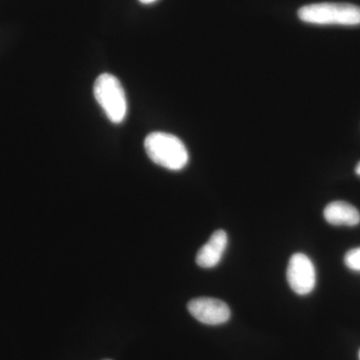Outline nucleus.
Wrapping results in <instances>:
<instances>
[{
    "instance_id": "5",
    "label": "nucleus",
    "mask_w": 360,
    "mask_h": 360,
    "mask_svg": "<svg viewBox=\"0 0 360 360\" xmlns=\"http://www.w3.org/2000/svg\"><path fill=\"white\" fill-rule=\"evenodd\" d=\"M189 314L207 326H219L231 319V309L226 303L212 297H200L187 304Z\"/></svg>"
},
{
    "instance_id": "11",
    "label": "nucleus",
    "mask_w": 360,
    "mask_h": 360,
    "mask_svg": "<svg viewBox=\"0 0 360 360\" xmlns=\"http://www.w3.org/2000/svg\"><path fill=\"white\" fill-rule=\"evenodd\" d=\"M359 360H360V352H359Z\"/></svg>"
},
{
    "instance_id": "10",
    "label": "nucleus",
    "mask_w": 360,
    "mask_h": 360,
    "mask_svg": "<svg viewBox=\"0 0 360 360\" xmlns=\"http://www.w3.org/2000/svg\"><path fill=\"white\" fill-rule=\"evenodd\" d=\"M355 174L360 176V161L357 163L356 167H355Z\"/></svg>"
},
{
    "instance_id": "2",
    "label": "nucleus",
    "mask_w": 360,
    "mask_h": 360,
    "mask_svg": "<svg viewBox=\"0 0 360 360\" xmlns=\"http://www.w3.org/2000/svg\"><path fill=\"white\" fill-rule=\"evenodd\" d=\"M298 18L303 22L317 25H360V7L349 4H309L298 11Z\"/></svg>"
},
{
    "instance_id": "6",
    "label": "nucleus",
    "mask_w": 360,
    "mask_h": 360,
    "mask_svg": "<svg viewBox=\"0 0 360 360\" xmlns=\"http://www.w3.org/2000/svg\"><path fill=\"white\" fill-rule=\"evenodd\" d=\"M227 246V234L224 231L213 232L210 240L198 250L196 264L202 269L217 266L224 257Z\"/></svg>"
},
{
    "instance_id": "8",
    "label": "nucleus",
    "mask_w": 360,
    "mask_h": 360,
    "mask_svg": "<svg viewBox=\"0 0 360 360\" xmlns=\"http://www.w3.org/2000/svg\"><path fill=\"white\" fill-rule=\"evenodd\" d=\"M345 264L350 270L360 272V248L348 251L345 255Z\"/></svg>"
},
{
    "instance_id": "1",
    "label": "nucleus",
    "mask_w": 360,
    "mask_h": 360,
    "mask_svg": "<svg viewBox=\"0 0 360 360\" xmlns=\"http://www.w3.org/2000/svg\"><path fill=\"white\" fill-rule=\"evenodd\" d=\"M146 153L156 165L167 169L181 170L188 163V151L179 137L165 132H153L144 141Z\"/></svg>"
},
{
    "instance_id": "12",
    "label": "nucleus",
    "mask_w": 360,
    "mask_h": 360,
    "mask_svg": "<svg viewBox=\"0 0 360 360\" xmlns=\"http://www.w3.org/2000/svg\"><path fill=\"white\" fill-rule=\"evenodd\" d=\"M104 360H110V359H104Z\"/></svg>"
},
{
    "instance_id": "3",
    "label": "nucleus",
    "mask_w": 360,
    "mask_h": 360,
    "mask_svg": "<svg viewBox=\"0 0 360 360\" xmlns=\"http://www.w3.org/2000/svg\"><path fill=\"white\" fill-rule=\"evenodd\" d=\"M94 96L108 120L118 124L127 117V101L120 80L115 75L103 73L96 78Z\"/></svg>"
},
{
    "instance_id": "7",
    "label": "nucleus",
    "mask_w": 360,
    "mask_h": 360,
    "mask_svg": "<svg viewBox=\"0 0 360 360\" xmlns=\"http://www.w3.org/2000/svg\"><path fill=\"white\" fill-rule=\"evenodd\" d=\"M324 219L336 226H355L360 222V213L356 207L345 201H333L326 206Z\"/></svg>"
},
{
    "instance_id": "9",
    "label": "nucleus",
    "mask_w": 360,
    "mask_h": 360,
    "mask_svg": "<svg viewBox=\"0 0 360 360\" xmlns=\"http://www.w3.org/2000/svg\"><path fill=\"white\" fill-rule=\"evenodd\" d=\"M139 1H141L142 4H155L158 0H139Z\"/></svg>"
},
{
    "instance_id": "4",
    "label": "nucleus",
    "mask_w": 360,
    "mask_h": 360,
    "mask_svg": "<svg viewBox=\"0 0 360 360\" xmlns=\"http://www.w3.org/2000/svg\"><path fill=\"white\" fill-rule=\"evenodd\" d=\"M286 276L291 290L297 295H309L314 290L316 283L314 265L303 253H295L291 257Z\"/></svg>"
}]
</instances>
